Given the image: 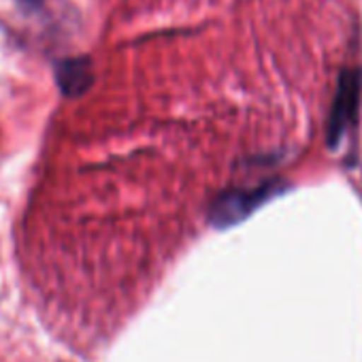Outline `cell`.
I'll use <instances>...</instances> for the list:
<instances>
[{
	"instance_id": "7a4b0ae2",
	"label": "cell",
	"mask_w": 362,
	"mask_h": 362,
	"mask_svg": "<svg viewBox=\"0 0 362 362\" xmlns=\"http://www.w3.org/2000/svg\"><path fill=\"white\" fill-rule=\"evenodd\" d=\"M281 188H284L281 184H267V186L256 188V190L228 192V194L220 197V201L214 205L211 220L218 226H233V224L241 222L243 218H247L262 203H267L273 197H277L281 192Z\"/></svg>"
},
{
	"instance_id": "6da1fadb",
	"label": "cell",
	"mask_w": 362,
	"mask_h": 362,
	"mask_svg": "<svg viewBox=\"0 0 362 362\" xmlns=\"http://www.w3.org/2000/svg\"><path fill=\"white\" fill-rule=\"evenodd\" d=\"M360 96H362V69H345L339 75L337 92L328 115L326 141L330 149H339L347 130L356 124L360 111Z\"/></svg>"
},
{
	"instance_id": "277c9868",
	"label": "cell",
	"mask_w": 362,
	"mask_h": 362,
	"mask_svg": "<svg viewBox=\"0 0 362 362\" xmlns=\"http://www.w3.org/2000/svg\"><path fill=\"white\" fill-rule=\"evenodd\" d=\"M20 3L26 5V7H30V9H37L41 5V0H20Z\"/></svg>"
},
{
	"instance_id": "3957f363",
	"label": "cell",
	"mask_w": 362,
	"mask_h": 362,
	"mask_svg": "<svg viewBox=\"0 0 362 362\" xmlns=\"http://www.w3.org/2000/svg\"><path fill=\"white\" fill-rule=\"evenodd\" d=\"M58 86L66 96H81L92 86V71L86 58L66 60L58 66Z\"/></svg>"
}]
</instances>
